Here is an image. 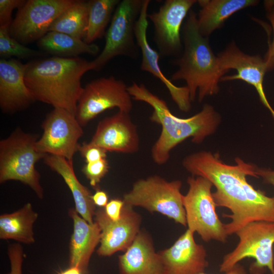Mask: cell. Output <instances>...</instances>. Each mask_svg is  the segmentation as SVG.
<instances>
[{
	"label": "cell",
	"mask_w": 274,
	"mask_h": 274,
	"mask_svg": "<svg viewBox=\"0 0 274 274\" xmlns=\"http://www.w3.org/2000/svg\"><path fill=\"white\" fill-rule=\"evenodd\" d=\"M235 161L234 165L226 164L219 153L207 151L192 153L182 161L183 166L192 176L203 177L213 184L216 206L231 211V214H223L231 219L225 224L228 235L251 222H274V197L255 189L247 180L248 176L258 178L257 166L239 157Z\"/></svg>",
	"instance_id": "obj_1"
},
{
	"label": "cell",
	"mask_w": 274,
	"mask_h": 274,
	"mask_svg": "<svg viewBox=\"0 0 274 274\" xmlns=\"http://www.w3.org/2000/svg\"><path fill=\"white\" fill-rule=\"evenodd\" d=\"M127 89L134 100L152 107L150 119L161 126L160 134L151 149L152 158L159 165L167 162L172 149L187 139L191 138L192 142L201 143L215 132L221 122L220 114L211 105H204L200 112L190 117L181 118L173 114L166 102L143 84L133 82Z\"/></svg>",
	"instance_id": "obj_2"
},
{
	"label": "cell",
	"mask_w": 274,
	"mask_h": 274,
	"mask_svg": "<svg viewBox=\"0 0 274 274\" xmlns=\"http://www.w3.org/2000/svg\"><path fill=\"white\" fill-rule=\"evenodd\" d=\"M93 67L92 61L79 57L52 56L26 63L25 81L35 101L75 115L84 88L81 78Z\"/></svg>",
	"instance_id": "obj_3"
},
{
	"label": "cell",
	"mask_w": 274,
	"mask_h": 274,
	"mask_svg": "<svg viewBox=\"0 0 274 274\" xmlns=\"http://www.w3.org/2000/svg\"><path fill=\"white\" fill-rule=\"evenodd\" d=\"M183 48L182 55L174 63L178 69L171 76L173 81H184L191 101L198 95L201 102L208 96L219 92V82L225 75L220 70L217 56L209 41L199 32L197 14L189 12L183 28Z\"/></svg>",
	"instance_id": "obj_4"
},
{
	"label": "cell",
	"mask_w": 274,
	"mask_h": 274,
	"mask_svg": "<svg viewBox=\"0 0 274 274\" xmlns=\"http://www.w3.org/2000/svg\"><path fill=\"white\" fill-rule=\"evenodd\" d=\"M37 138L20 128L0 141V183L16 180L30 187L42 199L43 189L36 163L46 154L37 147Z\"/></svg>",
	"instance_id": "obj_5"
},
{
	"label": "cell",
	"mask_w": 274,
	"mask_h": 274,
	"mask_svg": "<svg viewBox=\"0 0 274 274\" xmlns=\"http://www.w3.org/2000/svg\"><path fill=\"white\" fill-rule=\"evenodd\" d=\"M239 242L231 252L223 258L219 271L226 273L246 258L255 261L249 267L251 274H263L267 269L274 274V222H251L235 232Z\"/></svg>",
	"instance_id": "obj_6"
},
{
	"label": "cell",
	"mask_w": 274,
	"mask_h": 274,
	"mask_svg": "<svg viewBox=\"0 0 274 274\" xmlns=\"http://www.w3.org/2000/svg\"><path fill=\"white\" fill-rule=\"evenodd\" d=\"M189 189L183 196L188 229L197 232L206 242L212 240L227 242L228 235L216 212L212 188L213 184L200 176H190L187 180Z\"/></svg>",
	"instance_id": "obj_7"
},
{
	"label": "cell",
	"mask_w": 274,
	"mask_h": 274,
	"mask_svg": "<svg viewBox=\"0 0 274 274\" xmlns=\"http://www.w3.org/2000/svg\"><path fill=\"white\" fill-rule=\"evenodd\" d=\"M180 180L168 181L157 176L136 181L130 191L123 195V201L131 207H143L149 212H157L187 226L186 212L180 190Z\"/></svg>",
	"instance_id": "obj_8"
},
{
	"label": "cell",
	"mask_w": 274,
	"mask_h": 274,
	"mask_svg": "<svg viewBox=\"0 0 274 274\" xmlns=\"http://www.w3.org/2000/svg\"><path fill=\"white\" fill-rule=\"evenodd\" d=\"M144 0H123L116 7L105 35L103 50L92 61L93 70H100L113 58L124 56L135 58L138 55L134 28Z\"/></svg>",
	"instance_id": "obj_9"
},
{
	"label": "cell",
	"mask_w": 274,
	"mask_h": 274,
	"mask_svg": "<svg viewBox=\"0 0 274 274\" xmlns=\"http://www.w3.org/2000/svg\"><path fill=\"white\" fill-rule=\"evenodd\" d=\"M125 82L113 76L92 80L83 88L78 102L76 118L81 126H86L105 111L117 108L129 113L131 96Z\"/></svg>",
	"instance_id": "obj_10"
},
{
	"label": "cell",
	"mask_w": 274,
	"mask_h": 274,
	"mask_svg": "<svg viewBox=\"0 0 274 274\" xmlns=\"http://www.w3.org/2000/svg\"><path fill=\"white\" fill-rule=\"evenodd\" d=\"M76 0H28L18 9L8 29L10 36L26 45L38 41L55 19Z\"/></svg>",
	"instance_id": "obj_11"
},
{
	"label": "cell",
	"mask_w": 274,
	"mask_h": 274,
	"mask_svg": "<svg viewBox=\"0 0 274 274\" xmlns=\"http://www.w3.org/2000/svg\"><path fill=\"white\" fill-rule=\"evenodd\" d=\"M42 128V135L37 141L38 149L45 154L73 160L79 151L78 140L83 134L75 115L65 109L54 108L46 116Z\"/></svg>",
	"instance_id": "obj_12"
},
{
	"label": "cell",
	"mask_w": 274,
	"mask_h": 274,
	"mask_svg": "<svg viewBox=\"0 0 274 274\" xmlns=\"http://www.w3.org/2000/svg\"><path fill=\"white\" fill-rule=\"evenodd\" d=\"M217 56L219 68L224 75L230 70L236 72L234 75L224 76L220 81L240 80L253 86L274 120V110L266 96L263 86L265 75L274 68L272 65L259 55L245 53L233 41Z\"/></svg>",
	"instance_id": "obj_13"
},
{
	"label": "cell",
	"mask_w": 274,
	"mask_h": 274,
	"mask_svg": "<svg viewBox=\"0 0 274 274\" xmlns=\"http://www.w3.org/2000/svg\"><path fill=\"white\" fill-rule=\"evenodd\" d=\"M196 0H166L157 12L148 14L154 26V41L160 56H180L183 45L182 23Z\"/></svg>",
	"instance_id": "obj_14"
},
{
	"label": "cell",
	"mask_w": 274,
	"mask_h": 274,
	"mask_svg": "<svg viewBox=\"0 0 274 274\" xmlns=\"http://www.w3.org/2000/svg\"><path fill=\"white\" fill-rule=\"evenodd\" d=\"M94 216L101 230L100 245L97 250L99 256H110L119 251H125L140 231V215L125 203L118 220H111L103 208L96 211Z\"/></svg>",
	"instance_id": "obj_15"
},
{
	"label": "cell",
	"mask_w": 274,
	"mask_h": 274,
	"mask_svg": "<svg viewBox=\"0 0 274 274\" xmlns=\"http://www.w3.org/2000/svg\"><path fill=\"white\" fill-rule=\"evenodd\" d=\"M89 143L107 152L125 154L135 153L140 148L136 125L129 113L120 111L99 122Z\"/></svg>",
	"instance_id": "obj_16"
},
{
	"label": "cell",
	"mask_w": 274,
	"mask_h": 274,
	"mask_svg": "<svg viewBox=\"0 0 274 274\" xmlns=\"http://www.w3.org/2000/svg\"><path fill=\"white\" fill-rule=\"evenodd\" d=\"M150 1L144 0L142 9L136 22L134 34L136 44L142 52V62L140 68L148 72L158 79L167 88L173 100L180 110L187 112L191 108V99L189 90L185 86L175 85L162 73L158 63V52L150 45L147 39L148 27V10Z\"/></svg>",
	"instance_id": "obj_17"
},
{
	"label": "cell",
	"mask_w": 274,
	"mask_h": 274,
	"mask_svg": "<svg viewBox=\"0 0 274 274\" xmlns=\"http://www.w3.org/2000/svg\"><path fill=\"white\" fill-rule=\"evenodd\" d=\"M163 274H198L209 266L207 251L187 230L169 248L159 252Z\"/></svg>",
	"instance_id": "obj_18"
},
{
	"label": "cell",
	"mask_w": 274,
	"mask_h": 274,
	"mask_svg": "<svg viewBox=\"0 0 274 274\" xmlns=\"http://www.w3.org/2000/svg\"><path fill=\"white\" fill-rule=\"evenodd\" d=\"M26 63L14 58L0 59V107L6 113L28 108L35 101L25 81Z\"/></svg>",
	"instance_id": "obj_19"
},
{
	"label": "cell",
	"mask_w": 274,
	"mask_h": 274,
	"mask_svg": "<svg viewBox=\"0 0 274 274\" xmlns=\"http://www.w3.org/2000/svg\"><path fill=\"white\" fill-rule=\"evenodd\" d=\"M119 268L120 274H163L161 257L155 252L150 237L142 231L119 256Z\"/></svg>",
	"instance_id": "obj_20"
},
{
	"label": "cell",
	"mask_w": 274,
	"mask_h": 274,
	"mask_svg": "<svg viewBox=\"0 0 274 274\" xmlns=\"http://www.w3.org/2000/svg\"><path fill=\"white\" fill-rule=\"evenodd\" d=\"M68 215L73 220L71 238L70 266L78 268L83 274L88 271L90 257L101 238L100 228L95 221L90 224L71 208Z\"/></svg>",
	"instance_id": "obj_21"
},
{
	"label": "cell",
	"mask_w": 274,
	"mask_h": 274,
	"mask_svg": "<svg viewBox=\"0 0 274 274\" xmlns=\"http://www.w3.org/2000/svg\"><path fill=\"white\" fill-rule=\"evenodd\" d=\"M43 160L47 166L64 180L72 192L78 213L89 223H93L96 211L92 195L78 180L74 170L73 160L51 154H46Z\"/></svg>",
	"instance_id": "obj_22"
},
{
	"label": "cell",
	"mask_w": 274,
	"mask_h": 274,
	"mask_svg": "<svg viewBox=\"0 0 274 274\" xmlns=\"http://www.w3.org/2000/svg\"><path fill=\"white\" fill-rule=\"evenodd\" d=\"M257 0H198L200 10L197 14L199 33L206 38L221 28L226 20L236 12L255 6Z\"/></svg>",
	"instance_id": "obj_23"
},
{
	"label": "cell",
	"mask_w": 274,
	"mask_h": 274,
	"mask_svg": "<svg viewBox=\"0 0 274 274\" xmlns=\"http://www.w3.org/2000/svg\"><path fill=\"white\" fill-rule=\"evenodd\" d=\"M38 47L52 56L73 58L82 54L96 55L99 52L98 46L88 44L84 40L64 33L51 31L37 41Z\"/></svg>",
	"instance_id": "obj_24"
},
{
	"label": "cell",
	"mask_w": 274,
	"mask_h": 274,
	"mask_svg": "<svg viewBox=\"0 0 274 274\" xmlns=\"http://www.w3.org/2000/svg\"><path fill=\"white\" fill-rule=\"evenodd\" d=\"M38 214L30 203H26L20 209L11 214L0 216V238L14 239L24 244L35 242L33 224Z\"/></svg>",
	"instance_id": "obj_25"
},
{
	"label": "cell",
	"mask_w": 274,
	"mask_h": 274,
	"mask_svg": "<svg viewBox=\"0 0 274 274\" xmlns=\"http://www.w3.org/2000/svg\"><path fill=\"white\" fill-rule=\"evenodd\" d=\"M89 8V1H76L55 19L49 31L60 32L84 40L88 25Z\"/></svg>",
	"instance_id": "obj_26"
},
{
	"label": "cell",
	"mask_w": 274,
	"mask_h": 274,
	"mask_svg": "<svg viewBox=\"0 0 274 274\" xmlns=\"http://www.w3.org/2000/svg\"><path fill=\"white\" fill-rule=\"evenodd\" d=\"M119 0L89 1L88 25L84 41L92 44L101 38L105 33L107 25L112 19Z\"/></svg>",
	"instance_id": "obj_27"
},
{
	"label": "cell",
	"mask_w": 274,
	"mask_h": 274,
	"mask_svg": "<svg viewBox=\"0 0 274 274\" xmlns=\"http://www.w3.org/2000/svg\"><path fill=\"white\" fill-rule=\"evenodd\" d=\"M44 53L26 47L12 37L7 28H0V56L1 58L16 57L28 59L43 55Z\"/></svg>",
	"instance_id": "obj_28"
},
{
	"label": "cell",
	"mask_w": 274,
	"mask_h": 274,
	"mask_svg": "<svg viewBox=\"0 0 274 274\" xmlns=\"http://www.w3.org/2000/svg\"><path fill=\"white\" fill-rule=\"evenodd\" d=\"M109 165L106 158L86 163L82 169L83 173L89 180L90 185L95 190L98 184L109 171Z\"/></svg>",
	"instance_id": "obj_29"
},
{
	"label": "cell",
	"mask_w": 274,
	"mask_h": 274,
	"mask_svg": "<svg viewBox=\"0 0 274 274\" xmlns=\"http://www.w3.org/2000/svg\"><path fill=\"white\" fill-rule=\"evenodd\" d=\"M24 0H0V28H9L13 20V10L20 8L25 2Z\"/></svg>",
	"instance_id": "obj_30"
},
{
	"label": "cell",
	"mask_w": 274,
	"mask_h": 274,
	"mask_svg": "<svg viewBox=\"0 0 274 274\" xmlns=\"http://www.w3.org/2000/svg\"><path fill=\"white\" fill-rule=\"evenodd\" d=\"M8 254L11 266L10 272L9 274H22V267L24 255L21 245L14 244L10 245Z\"/></svg>",
	"instance_id": "obj_31"
},
{
	"label": "cell",
	"mask_w": 274,
	"mask_h": 274,
	"mask_svg": "<svg viewBox=\"0 0 274 274\" xmlns=\"http://www.w3.org/2000/svg\"><path fill=\"white\" fill-rule=\"evenodd\" d=\"M79 151L85 159L86 163L106 158L107 151L104 149L89 143H84L80 145Z\"/></svg>",
	"instance_id": "obj_32"
},
{
	"label": "cell",
	"mask_w": 274,
	"mask_h": 274,
	"mask_svg": "<svg viewBox=\"0 0 274 274\" xmlns=\"http://www.w3.org/2000/svg\"><path fill=\"white\" fill-rule=\"evenodd\" d=\"M264 5L267 18L271 24L273 31L272 40L268 43V50L264 58L274 67V1H264Z\"/></svg>",
	"instance_id": "obj_33"
},
{
	"label": "cell",
	"mask_w": 274,
	"mask_h": 274,
	"mask_svg": "<svg viewBox=\"0 0 274 274\" xmlns=\"http://www.w3.org/2000/svg\"><path fill=\"white\" fill-rule=\"evenodd\" d=\"M125 203L119 198L111 199L104 209L107 216L112 220L116 221L121 217Z\"/></svg>",
	"instance_id": "obj_34"
},
{
	"label": "cell",
	"mask_w": 274,
	"mask_h": 274,
	"mask_svg": "<svg viewBox=\"0 0 274 274\" xmlns=\"http://www.w3.org/2000/svg\"><path fill=\"white\" fill-rule=\"evenodd\" d=\"M256 174L258 178H261L264 183L274 187V170L269 168L259 167L257 166Z\"/></svg>",
	"instance_id": "obj_35"
},
{
	"label": "cell",
	"mask_w": 274,
	"mask_h": 274,
	"mask_svg": "<svg viewBox=\"0 0 274 274\" xmlns=\"http://www.w3.org/2000/svg\"><path fill=\"white\" fill-rule=\"evenodd\" d=\"M92 199L94 204L100 208H105L109 202L108 194L99 188L96 189L95 193L92 195Z\"/></svg>",
	"instance_id": "obj_36"
},
{
	"label": "cell",
	"mask_w": 274,
	"mask_h": 274,
	"mask_svg": "<svg viewBox=\"0 0 274 274\" xmlns=\"http://www.w3.org/2000/svg\"><path fill=\"white\" fill-rule=\"evenodd\" d=\"M198 274H208L207 273L201 272ZM225 274H247L246 270L244 267L238 263L236 264L231 270L226 272Z\"/></svg>",
	"instance_id": "obj_37"
},
{
	"label": "cell",
	"mask_w": 274,
	"mask_h": 274,
	"mask_svg": "<svg viewBox=\"0 0 274 274\" xmlns=\"http://www.w3.org/2000/svg\"><path fill=\"white\" fill-rule=\"evenodd\" d=\"M59 274H83L78 268L71 267L62 271Z\"/></svg>",
	"instance_id": "obj_38"
},
{
	"label": "cell",
	"mask_w": 274,
	"mask_h": 274,
	"mask_svg": "<svg viewBox=\"0 0 274 274\" xmlns=\"http://www.w3.org/2000/svg\"><path fill=\"white\" fill-rule=\"evenodd\" d=\"M273 262H274V253H273Z\"/></svg>",
	"instance_id": "obj_39"
},
{
	"label": "cell",
	"mask_w": 274,
	"mask_h": 274,
	"mask_svg": "<svg viewBox=\"0 0 274 274\" xmlns=\"http://www.w3.org/2000/svg\"><path fill=\"white\" fill-rule=\"evenodd\" d=\"M8 274H9V273H8Z\"/></svg>",
	"instance_id": "obj_40"
}]
</instances>
